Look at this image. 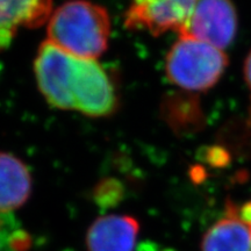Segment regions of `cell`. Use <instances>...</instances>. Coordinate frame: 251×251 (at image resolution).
I'll return each instance as SVG.
<instances>
[{
	"label": "cell",
	"instance_id": "obj_1",
	"mask_svg": "<svg viewBox=\"0 0 251 251\" xmlns=\"http://www.w3.org/2000/svg\"><path fill=\"white\" fill-rule=\"evenodd\" d=\"M34 72L40 92L52 107L94 118L117 109L114 84L97 59L76 57L46 41L37 50Z\"/></svg>",
	"mask_w": 251,
	"mask_h": 251
},
{
	"label": "cell",
	"instance_id": "obj_2",
	"mask_svg": "<svg viewBox=\"0 0 251 251\" xmlns=\"http://www.w3.org/2000/svg\"><path fill=\"white\" fill-rule=\"evenodd\" d=\"M111 28L108 12L102 6L70 0L52 11L47 41L76 57L97 59L107 49Z\"/></svg>",
	"mask_w": 251,
	"mask_h": 251
},
{
	"label": "cell",
	"instance_id": "obj_3",
	"mask_svg": "<svg viewBox=\"0 0 251 251\" xmlns=\"http://www.w3.org/2000/svg\"><path fill=\"white\" fill-rule=\"evenodd\" d=\"M228 65L221 49L190 36L179 35L169 50L165 74L172 84L190 92L211 89Z\"/></svg>",
	"mask_w": 251,
	"mask_h": 251
},
{
	"label": "cell",
	"instance_id": "obj_4",
	"mask_svg": "<svg viewBox=\"0 0 251 251\" xmlns=\"http://www.w3.org/2000/svg\"><path fill=\"white\" fill-rule=\"evenodd\" d=\"M237 33V14L231 0H197L190 17L178 31L224 50Z\"/></svg>",
	"mask_w": 251,
	"mask_h": 251
},
{
	"label": "cell",
	"instance_id": "obj_5",
	"mask_svg": "<svg viewBox=\"0 0 251 251\" xmlns=\"http://www.w3.org/2000/svg\"><path fill=\"white\" fill-rule=\"evenodd\" d=\"M197 0H131L125 23L129 29L159 36L179 31L190 17Z\"/></svg>",
	"mask_w": 251,
	"mask_h": 251
},
{
	"label": "cell",
	"instance_id": "obj_6",
	"mask_svg": "<svg viewBox=\"0 0 251 251\" xmlns=\"http://www.w3.org/2000/svg\"><path fill=\"white\" fill-rule=\"evenodd\" d=\"M139 233V221L133 216H100L86 233L87 251H134Z\"/></svg>",
	"mask_w": 251,
	"mask_h": 251
},
{
	"label": "cell",
	"instance_id": "obj_7",
	"mask_svg": "<svg viewBox=\"0 0 251 251\" xmlns=\"http://www.w3.org/2000/svg\"><path fill=\"white\" fill-rule=\"evenodd\" d=\"M52 0H0V49L6 48L20 28L48 23Z\"/></svg>",
	"mask_w": 251,
	"mask_h": 251
},
{
	"label": "cell",
	"instance_id": "obj_8",
	"mask_svg": "<svg viewBox=\"0 0 251 251\" xmlns=\"http://www.w3.org/2000/svg\"><path fill=\"white\" fill-rule=\"evenodd\" d=\"M31 188L33 180L27 165L12 153L0 152V214L24 206Z\"/></svg>",
	"mask_w": 251,
	"mask_h": 251
},
{
	"label": "cell",
	"instance_id": "obj_9",
	"mask_svg": "<svg viewBox=\"0 0 251 251\" xmlns=\"http://www.w3.org/2000/svg\"><path fill=\"white\" fill-rule=\"evenodd\" d=\"M201 251H251V226L234 205L203 235Z\"/></svg>",
	"mask_w": 251,
	"mask_h": 251
},
{
	"label": "cell",
	"instance_id": "obj_10",
	"mask_svg": "<svg viewBox=\"0 0 251 251\" xmlns=\"http://www.w3.org/2000/svg\"><path fill=\"white\" fill-rule=\"evenodd\" d=\"M243 71H244V79H246L248 86H249L251 90V51L250 54L248 55L246 62H244Z\"/></svg>",
	"mask_w": 251,
	"mask_h": 251
},
{
	"label": "cell",
	"instance_id": "obj_11",
	"mask_svg": "<svg viewBox=\"0 0 251 251\" xmlns=\"http://www.w3.org/2000/svg\"><path fill=\"white\" fill-rule=\"evenodd\" d=\"M240 215L244 221L251 226V200L240 209Z\"/></svg>",
	"mask_w": 251,
	"mask_h": 251
},
{
	"label": "cell",
	"instance_id": "obj_12",
	"mask_svg": "<svg viewBox=\"0 0 251 251\" xmlns=\"http://www.w3.org/2000/svg\"><path fill=\"white\" fill-rule=\"evenodd\" d=\"M248 122L251 126V103H250V108H249V118H248Z\"/></svg>",
	"mask_w": 251,
	"mask_h": 251
}]
</instances>
